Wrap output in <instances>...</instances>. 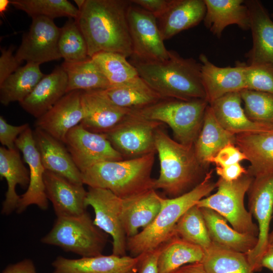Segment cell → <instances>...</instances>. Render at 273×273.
I'll return each instance as SVG.
<instances>
[{
	"label": "cell",
	"instance_id": "6da1fadb",
	"mask_svg": "<svg viewBox=\"0 0 273 273\" xmlns=\"http://www.w3.org/2000/svg\"><path fill=\"white\" fill-rule=\"evenodd\" d=\"M130 1L85 0L75 20L85 39L88 56L100 52L132 55L127 18Z\"/></svg>",
	"mask_w": 273,
	"mask_h": 273
},
{
	"label": "cell",
	"instance_id": "7a4b0ae2",
	"mask_svg": "<svg viewBox=\"0 0 273 273\" xmlns=\"http://www.w3.org/2000/svg\"><path fill=\"white\" fill-rule=\"evenodd\" d=\"M139 76L163 99L206 100L201 75V63L169 50L167 59L159 61L133 60Z\"/></svg>",
	"mask_w": 273,
	"mask_h": 273
},
{
	"label": "cell",
	"instance_id": "3957f363",
	"mask_svg": "<svg viewBox=\"0 0 273 273\" xmlns=\"http://www.w3.org/2000/svg\"><path fill=\"white\" fill-rule=\"evenodd\" d=\"M156 152L160 162V173L154 189H161L170 198L192 190L204 179L206 169L198 161L194 146L172 140L159 128L155 135Z\"/></svg>",
	"mask_w": 273,
	"mask_h": 273
},
{
	"label": "cell",
	"instance_id": "277c9868",
	"mask_svg": "<svg viewBox=\"0 0 273 273\" xmlns=\"http://www.w3.org/2000/svg\"><path fill=\"white\" fill-rule=\"evenodd\" d=\"M213 170L188 192L175 198L161 197V208L154 220L133 237L128 238L126 250L135 257L150 252L174 237V228L181 216L216 188L211 180Z\"/></svg>",
	"mask_w": 273,
	"mask_h": 273
},
{
	"label": "cell",
	"instance_id": "5b68a950",
	"mask_svg": "<svg viewBox=\"0 0 273 273\" xmlns=\"http://www.w3.org/2000/svg\"><path fill=\"white\" fill-rule=\"evenodd\" d=\"M155 154L97 163L81 172L82 183L109 190L122 199L154 189L151 174Z\"/></svg>",
	"mask_w": 273,
	"mask_h": 273
},
{
	"label": "cell",
	"instance_id": "8992f818",
	"mask_svg": "<svg viewBox=\"0 0 273 273\" xmlns=\"http://www.w3.org/2000/svg\"><path fill=\"white\" fill-rule=\"evenodd\" d=\"M208 105L205 99L186 101L168 99L132 112L146 119L167 124L177 142L194 146Z\"/></svg>",
	"mask_w": 273,
	"mask_h": 273
},
{
	"label": "cell",
	"instance_id": "52a82bcc",
	"mask_svg": "<svg viewBox=\"0 0 273 273\" xmlns=\"http://www.w3.org/2000/svg\"><path fill=\"white\" fill-rule=\"evenodd\" d=\"M97 227L87 212L76 216L59 217L42 243L58 246L81 257L102 254L107 235Z\"/></svg>",
	"mask_w": 273,
	"mask_h": 273
},
{
	"label": "cell",
	"instance_id": "ba28073f",
	"mask_svg": "<svg viewBox=\"0 0 273 273\" xmlns=\"http://www.w3.org/2000/svg\"><path fill=\"white\" fill-rule=\"evenodd\" d=\"M253 179V177L248 173L232 181L219 177L216 182V192L201 199L196 205L199 208L214 210L238 232L258 237V227L253 222L251 214L245 208L244 201Z\"/></svg>",
	"mask_w": 273,
	"mask_h": 273
},
{
	"label": "cell",
	"instance_id": "9c48e42d",
	"mask_svg": "<svg viewBox=\"0 0 273 273\" xmlns=\"http://www.w3.org/2000/svg\"><path fill=\"white\" fill-rule=\"evenodd\" d=\"M162 124L142 117L132 111L104 134L124 159H132L156 153V133Z\"/></svg>",
	"mask_w": 273,
	"mask_h": 273
},
{
	"label": "cell",
	"instance_id": "30bf717a",
	"mask_svg": "<svg viewBox=\"0 0 273 273\" xmlns=\"http://www.w3.org/2000/svg\"><path fill=\"white\" fill-rule=\"evenodd\" d=\"M247 193L249 211L256 219L259 231L257 245L246 254L254 272L262 269L261 260L268 246L273 215V173L254 176Z\"/></svg>",
	"mask_w": 273,
	"mask_h": 273
},
{
	"label": "cell",
	"instance_id": "8fae6325",
	"mask_svg": "<svg viewBox=\"0 0 273 273\" xmlns=\"http://www.w3.org/2000/svg\"><path fill=\"white\" fill-rule=\"evenodd\" d=\"M127 18L133 60L152 62L168 58L169 50L165 48L157 20L153 14L131 3Z\"/></svg>",
	"mask_w": 273,
	"mask_h": 273
},
{
	"label": "cell",
	"instance_id": "7c38bea8",
	"mask_svg": "<svg viewBox=\"0 0 273 273\" xmlns=\"http://www.w3.org/2000/svg\"><path fill=\"white\" fill-rule=\"evenodd\" d=\"M122 199L109 190L89 187L85 206H90L95 217L94 223L113 239L112 254L125 256L127 236L122 220Z\"/></svg>",
	"mask_w": 273,
	"mask_h": 273
},
{
	"label": "cell",
	"instance_id": "4fadbf2b",
	"mask_svg": "<svg viewBox=\"0 0 273 273\" xmlns=\"http://www.w3.org/2000/svg\"><path fill=\"white\" fill-rule=\"evenodd\" d=\"M61 28L50 18H32L29 30L25 33L15 56L22 62L40 65L61 58L58 47Z\"/></svg>",
	"mask_w": 273,
	"mask_h": 273
},
{
	"label": "cell",
	"instance_id": "5bb4252c",
	"mask_svg": "<svg viewBox=\"0 0 273 273\" xmlns=\"http://www.w3.org/2000/svg\"><path fill=\"white\" fill-rule=\"evenodd\" d=\"M65 145L81 172L100 162L124 159L105 134L89 131L80 124L68 132Z\"/></svg>",
	"mask_w": 273,
	"mask_h": 273
},
{
	"label": "cell",
	"instance_id": "9a60e30c",
	"mask_svg": "<svg viewBox=\"0 0 273 273\" xmlns=\"http://www.w3.org/2000/svg\"><path fill=\"white\" fill-rule=\"evenodd\" d=\"M15 145L22 152L24 160L29 166L30 177L29 185L26 192L20 196L16 211L21 213L31 205H35L40 209L46 210L49 206L43 178L46 169L30 127L19 136Z\"/></svg>",
	"mask_w": 273,
	"mask_h": 273
},
{
	"label": "cell",
	"instance_id": "2e32d148",
	"mask_svg": "<svg viewBox=\"0 0 273 273\" xmlns=\"http://www.w3.org/2000/svg\"><path fill=\"white\" fill-rule=\"evenodd\" d=\"M83 118L80 123L89 131L105 133L120 123L132 110L114 104L103 90H82Z\"/></svg>",
	"mask_w": 273,
	"mask_h": 273
},
{
	"label": "cell",
	"instance_id": "e0dca14e",
	"mask_svg": "<svg viewBox=\"0 0 273 273\" xmlns=\"http://www.w3.org/2000/svg\"><path fill=\"white\" fill-rule=\"evenodd\" d=\"M201 75L209 104L221 97L246 89L245 69L247 63L238 61L234 67H220L204 54L199 55Z\"/></svg>",
	"mask_w": 273,
	"mask_h": 273
},
{
	"label": "cell",
	"instance_id": "ac0fdd59",
	"mask_svg": "<svg viewBox=\"0 0 273 273\" xmlns=\"http://www.w3.org/2000/svg\"><path fill=\"white\" fill-rule=\"evenodd\" d=\"M82 90L66 93L49 111L37 118L35 126L65 144L68 132L83 118Z\"/></svg>",
	"mask_w": 273,
	"mask_h": 273
},
{
	"label": "cell",
	"instance_id": "d6986e66",
	"mask_svg": "<svg viewBox=\"0 0 273 273\" xmlns=\"http://www.w3.org/2000/svg\"><path fill=\"white\" fill-rule=\"evenodd\" d=\"M141 255H100L70 259L58 256L52 262L53 273H137Z\"/></svg>",
	"mask_w": 273,
	"mask_h": 273
},
{
	"label": "cell",
	"instance_id": "ffe728a7",
	"mask_svg": "<svg viewBox=\"0 0 273 273\" xmlns=\"http://www.w3.org/2000/svg\"><path fill=\"white\" fill-rule=\"evenodd\" d=\"M46 193L57 217L79 216L86 212L87 191L83 184L73 183L55 173H44Z\"/></svg>",
	"mask_w": 273,
	"mask_h": 273
},
{
	"label": "cell",
	"instance_id": "44dd1931",
	"mask_svg": "<svg viewBox=\"0 0 273 273\" xmlns=\"http://www.w3.org/2000/svg\"><path fill=\"white\" fill-rule=\"evenodd\" d=\"M33 134L46 170L58 174L73 183L83 184L81 172L66 145L40 128L36 127Z\"/></svg>",
	"mask_w": 273,
	"mask_h": 273
},
{
	"label": "cell",
	"instance_id": "7402d4cb",
	"mask_svg": "<svg viewBox=\"0 0 273 273\" xmlns=\"http://www.w3.org/2000/svg\"><path fill=\"white\" fill-rule=\"evenodd\" d=\"M245 4L249 10L253 40L246 54L247 64H273V20L260 1L247 0Z\"/></svg>",
	"mask_w": 273,
	"mask_h": 273
},
{
	"label": "cell",
	"instance_id": "603a6c76",
	"mask_svg": "<svg viewBox=\"0 0 273 273\" xmlns=\"http://www.w3.org/2000/svg\"><path fill=\"white\" fill-rule=\"evenodd\" d=\"M67 76L62 67H57L44 75L32 92L19 104L27 113L38 118L49 111L66 94Z\"/></svg>",
	"mask_w": 273,
	"mask_h": 273
},
{
	"label": "cell",
	"instance_id": "cb8c5ba5",
	"mask_svg": "<svg viewBox=\"0 0 273 273\" xmlns=\"http://www.w3.org/2000/svg\"><path fill=\"white\" fill-rule=\"evenodd\" d=\"M206 12L204 0H170L165 12L157 19L163 39L197 25L204 20Z\"/></svg>",
	"mask_w": 273,
	"mask_h": 273
},
{
	"label": "cell",
	"instance_id": "d4e9b609",
	"mask_svg": "<svg viewBox=\"0 0 273 273\" xmlns=\"http://www.w3.org/2000/svg\"><path fill=\"white\" fill-rule=\"evenodd\" d=\"M235 145L250 162V175L273 173V129L236 134Z\"/></svg>",
	"mask_w": 273,
	"mask_h": 273
},
{
	"label": "cell",
	"instance_id": "484cf974",
	"mask_svg": "<svg viewBox=\"0 0 273 273\" xmlns=\"http://www.w3.org/2000/svg\"><path fill=\"white\" fill-rule=\"evenodd\" d=\"M161 197L152 189L122 199V220L127 238L136 235L140 228H146L154 220L161 208Z\"/></svg>",
	"mask_w": 273,
	"mask_h": 273
},
{
	"label": "cell",
	"instance_id": "4316f807",
	"mask_svg": "<svg viewBox=\"0 0 273 273\" xmlns=\"http://www.w3.org/2000/svg\"><path fill=\"white\" fill-rule=\"evenodd\" d=\"M206 12L203 21L213 35L220 38L225 28L235 24L250 29V16L243 0H204Z\"/></svg>",
	"mask_w": 273,
	"mask_h": 273
},
{
	"label": "cell",
	"instance_id": "83f0119b",
	"mask_svg": "<svg viewBox=\"0 0 273 273\" xmlns=\"http://www.w3.org/2000/svg\"><path fill=\"white\" fill-rule=\"evenodd\" d=\"M240 92L228 94L209 105L217 121L225 130L237 134L273 129L251 121L241 106Z\"/></svg>",
	"mask_w": 273,
	"mask_h": 273
},
{
	"label": "cell",
	"instance_id": "f1b7e54d",
	"mask_svg": "<svg viewBox=\"0 0 273 273\" xmlns=\"http://www.w3.org/2000/svg\"><path fill=\"white\" fill-rule=\"evenodd\" d=\"M212 244L219 247L247 254L258 242V237L241 233L228 224V221L214 210L200 208Z\"/></svg>",
	"mask_w": 273,
	"mask_h": 273
},
{
	"label": "cell",
	"instance_id": "f546056e",
	"mask_svg": "<svg viewBox=\"0 0 273 273\" xmlns=\"http://www.w3.org/2000/svg\"><path fill=\"white\" fill-rule=\"evenodd\" d=\"M0 175L1 178L6 179L8 185L2 214L9 215L16 210L20 199L16 192V186L19 185L25 188L28 187L30 180L29 171L23 163L18 149L0 148Z\"/></svg>",
	"mask_w": 273,
	"mask_h": 273
},
{
	"label": "cell",
	"instance_id": "4dcf8cb0",
	"mask_svg": "<svg viewBox=\"0 0 273 273\" xmlns=\"http://www.w3.org/2000/svg\"><path fill=\"white\" fill-rule=\"evenodd\" d=\"M236 135L223 128L217 121L209 106H207L200 133L194 143L196 157L205 168L211 159L224 146L235 145Z\"/></svg>",
	"mask_w": 273,
	"mask_h": 273
},
{
	"label": "cell",
	"instance_id": "1f68e13d",
	"mask_svg": "<svg viewBox=\"0 0 273 273\" xmlns=\"http://www.w3.org/2000/svg\"><path fill=\"white\" fill-rule=\"evenodd\" d=\"M103 90L116 105L131 110L142 109L163 100L140 76Z\"/></svg>",
	"mask_w": 273,
	"mask_h": 273
},
{
	"label": "cell",
	"instance_id": "d6a6232c",
	"mask_svg": "<svg viewBox=\"0 0 273 273\" xmlns=\"http://www.w3.org/2000/svg\"><path fill=\"white\" fill-rule=\"evenodd\" d=\"M61 66L68 78L66 93L73 90H104L110 86L107 78L92 58L79 61H64Z\"/></svg>",
	"mask_w": 273,
	"mask_h": 273
},
{
	"label": "cell",
	"instance_id": "836d02e7",
	"mask_svg": "<svg viewBox=\"0 0 273 273\" xmlns=\"http://www.w3.org/2000/svg\"><path fill=\"white\" fill-rule=\"evenodd\" d=\"M39 65L27 63L0 83V102L5 106L23 101L44 76Z\"/></svg>",
	"mask_w": 273,
	"mask_h": 273
},
{
	"label": "cell",
	"instance_id": "e575fe53",
	"mask_svg": "<svg viewBox=\"0 0 273 273\" xmlns=\"http://www.w3.org/2000/svg\"><path fill=\"white\" fill-rule=\"evenodd\" d=\"M204 250L174 236L162 244L158 258L159 273H170L187 264L202 262Z\"/></svg>",
	"mask_w": 273,
	"mask_h": 273
},
{
	"label": "cell",
	"instance_id": "d590c367",
	"mask_svg": "<svg viewBox=\"0 0 273 273\" xmlns=\"http://www.w3.org/2000/svg\"><path fill=\"white\" fill-rule=\"evenodd\" d=\"M204 251L201 262L208 273H253L246 254L213 244Z\"/></svg>",
	"mask_w": 273,
	"mask_h": 273
},
{
	"label": "cell",
	"instance_id": "8d00e7d4",
	"mask_svg": "<svg viewBox=\"0 0 273 273\" xmlns=\"http://www.w3.org/2000/svg\"><path fill=\"white\" fill-rule=\"evenodd\" d=\"M174 236L204 250L212 244L201 210L196 205L188 209L179 218L174 229Z\"/></svg>",
	"mask_w": 273,
	"mask_h": 273
},
{
	"label": "cell",
	"instance_id": "74e56055",
	"mask_svg": "<svg viewBox=\"0 0 273 273\" xmlns=\"http://www.w3.org/2000/svg\"><path fill=\"white\" fill-rule=\"evenodd\" d=\"M17 9L25 12L31 18L46 17L51 19L67 17L77 20L80 11L67 0H10Z\"/></svg>",
	"mask_w": 273,
	"mask_h": 273
},
{
	"label": "cell",
	"instance_id": "f35d334b",
	"mask_svg": "<svg viewBox=\"0 0 273 273\" xmlns=\"http://www.w3.org/2000/svg\"><path fill=\"white\" fill-rule=\"evenodd\" d=\"M92 58L107 78L110 86L123 84L139 76L135 67L119 54L100 52Z\"/></svg>",
	"mask_w": 273,
	"mask_h": 273
},
{
	"label": "cell",
	"instance_id": "ab89813d",
	"mask_svg": "<svg viewBox=\"0 0 273 273\" xmlns=\"http://www.w3.org/2000/svg\"><path fill=\"white\" fill-rule=\"evenodd\" d=\"M58 47L66 61H79L89 58L86 42L77 21L72 18L61 28Z\"/></svg>",
	"mask_w": 273,
	"mask_h": 273
},
{
	"label": "cell",
	"instance_id": "60d3db41",
	"mask_svg": "<svg viewBox=\"0 0 273 273\" xmlns=\"http://www.w3.org/2000/svg\"><path fill=\"white\" fill-rule=\"evenodd\" d=\"M240 93L249 119L273 129V94L248 89Z\"/></svg>",
	"mask_w": 273,
	"mask_h": 273
},
{
	"label": "cell",
	"instance_id": "b9f144b4",
	"mask_svg": "<svg viewBox=\"0 0 273 273\" xmlns=\"http://www.w3.org/2000/svg\"><path fill=\"white\" fill-rule=\"evenodd\" d=\"M245 74L246 89L273 94V64H246Z\"/></svg>",
	"mask_w": 273,
	"mask_h": 273
},
{
	"label": "cell",
	"instance_id": "7bdbcfd3",
	"mask_svg": "<svg viewBox=\"0 0 273 273\" xmlns=\"http://www.w3.org/2000/svg\"><path fill=\"white\" fill-rule=\"evenodd\" d=\"M29 127L28 123L18 126L10 124L3 116H0V142L9 150L17 149L15 142L19 136Z\"/></svg>",
	"mask_w": 273,
	"mask_h": 273
},
{
	"label": "cell",
	"instance_id": "ee69618b",
	"mask_svg": "<svg viewBox=\"0 0 273 273\" xmlns=\"http://www.w3.org/2000/svg\"><path fill=\"white\" fill-rule=\"evenodd\" d=\"M247 160L245 155L234 144H229L222 148L212 158L210 163L216 166H225Z\"/></svg>",
	"mask_w": 273,
	"mask_h": 273
},
{
	"label": "cell",
	"instance_id": "f6af8a7d",
	"mask_svg": "<svg viewBox=\"0 0 273 273\" xmlns=\"http://www.w3.org/2000/svg\"><path fill=\"white\" fill-rule=\"evenodd\" d=\"M14 49V46H11L7 49H1L0 83L20 67L22 62L19 61L13 54Z\"/></svg>",
	"mask_w": 273,
	"mask_h": 273
},
{
	"label": "cell",
	"instance_id": "bcb514c9",
	"mask_svg": "<svg viewBox=\"0 0 273 273\" xmlns=\"http://www.w3.org/2000/svg\"><path fill=\"white\" fill-rule=\"evenodd\" d=\"M162 245L156 249L141 255L139 262V273H159L158 258Z\"/></svg>",
	"mask_w": 273,
	"mask_h": 273
},
{
	"label": "cell",
	"instance_id": "7dc6e473",
	"mask_svg": "<svg viewBox=\"0 0 273 273\" xmlns=\"http://www.w3.org/2000/svg\"><path fill=\"white\" fill-rule=\"evenodd\" d=\"M130 1L132 4L151 13L157 19L167 9L170 0H132Z\"/></svg>",
	"mask_w": 273,
	"mask_h": 273
},
{
	"label": "cell",
	"instance_id": "c3c4849f",
	"mask_svg": "<svg viewBox=\"0 0 273 273\" xmlns=\"http://www.w3.org/2000/svg\"><path fill=\"white\" fill-rule=\"evenodd\" d=\"M216 172L220 177L228 181L236 180L243 174L247 173V170L240 163L225 166H216Z\"/></svg>",
	"mask_w": 273,
	"mask_h": 273
},
{
	"label": "cell",
	"instance_id": "681fc988",
	"mask_svg": "<svg viewBox=\"0 0 273 273\" xmlns=\"http://www.w3.org/2000/svg\"><path fill=\"white\" fill-rule=\"evenodd\" d=\"M2 273H37V272L33 261L30 259H24L7 266Z\"/></svg>",
	"mask_w": 273,
	"mask_h": 273
},
{
	"label": "cell",
	"instance_id": "f907efd6",
	"mask_svg": "<svg viewBox=\"0 0 273 273\" xmlns=\"http://www.w3.org/2000/svg\"><path fill=\"white\" fill-rule=\"evenodd\" d=\"M170 273H208L201 262L184 265Z\"/></svg>",
	"mask_w": 273,
	"mask_h": 273
},
{
	"label": "cell",
	"instance_id": "816d5d0a",
	"mask_svg": "<svg viewBox=\"0 0 273 273\" xmlns=\"http://www.w3.org/2000/svg\"><path fill=\"white\" fill-rule=\"evenodd\" d=\"M261 266L273 271V245H268L262 257Z\"/></svg>",
	"mask_w": 273,
	"mask_h": 273
},
{
	"label": "cell",
	"instance_id": "f5cc1de1",
	"mask_svg": "<svg viewBox=\"0 0 273 273\" xmlns=\"http://www.w3.org/2000/svg\"><path fill=\"white\" fill-rule=\"evenodd\" d=\"M10 4L9 0H0V14L2 15L8 9Z\"/></svg>",
	"mask_w": 273,
	"mask_h": 273
},
{
	"label": "cell",
	"instance_id": "db71d44e",
	"mask_svg": "<svg viewBox=\"0 0 273 273\" xmlns=\"http://www.w3.org/2000/svg\"><path fill=\"white\" fill-rule=\"evenodd\" d=\"M85 0H75L74 2L75 3L76 6L78 7V10L80 11L82 7L84 5Z\"/></svg>",
	"mask_w": 273,
	"mask_h": 273
},
{
	"label": "cell",
	"instance_id": "11a10c76",
	"mask_svg": "<svg viewBox=\"0 0 273 273\" xmlns=\"http://www.w3.org/2000/svg\"><path fill=\"white\" fill-rule=\"evenodd\" d=\"M273 217V215H272ZM273 245V231L269 233V238H268V245Z\"/></svg>",
	"mask_w": 273,
	"mask_h": 273
},
{
	"label": "cell",
	"instance_id": "9f6ffc18",
	"mask_svg": "<svg viewBox=\"0 0 273 273\" xmlns=\"http://www.w3.org/2000/svg\"><path fill=\"white\" fill-rule=\"evenodd\" d=\"M271 18H272L271 19L273 20V13L271 14Z\"/></svg>",
	"mask_w": 273,
	"mask_h": 273
}]
</instances>
